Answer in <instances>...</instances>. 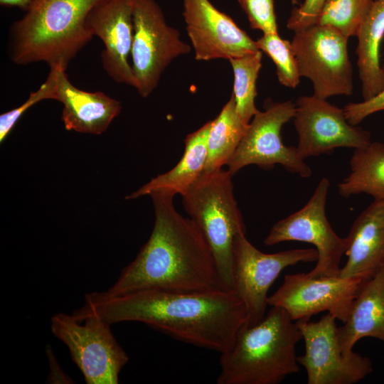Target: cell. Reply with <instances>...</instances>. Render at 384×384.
I'll list each match as a JSON object with an SVG mask.
<instances>
[{
    "label": "cell",
    "instance_id": "cell-1",
    "mask_svg": "<svg viewBox=\"0 0 384 384\" xmlns=\"http://www.w3.org/2000/svg\"><path fill=\"white\" fill-rule=\"evenodd\" d=\"M74 313L95 315L110 325L143 323L169 336L222 353L246 324L247 311L233 290L179 292L145 289L112 295L95 292Z\"/></svg>",
    "mask_w": 384,
    "mask_h": 384
},
{
    "label": "cell",
    "instance_id": "cell-2",
    "mask_svg": "<svg viewBox=\"0 0 384 384\" xmlns=\"http://www.w3.org/2000/svg\"><path fill=\"white\" fill-rule=\"evenodd\" d=\"M150 196L155 213L151 234L107 292L118 295L145 289L179 292L227 289L202 233L190 218L176 210L174 196L160 193Z\"/></svg>",
    "mask_w": 384,
    "mask_h": 384
},
{
    "label": "cell",
    "instance_id": "cell-3",
    "mask_svg": "<svg viewBox=\"0 0 384 384\" xmlns=\"http://www.w3.org/2000/svg\"><path fill=\"white\" fill-rule=\"evenodd\" d=\"M302 339L282 308L271 306L252 326L244 324L220 353L218 384H277L299 370L296 347Z\"/></svg>",
    "mask_w": 384,
    "mask_h": 384
},
{
    "label": "cell",
    "instance_id": "cell-4",
    "mask_svg": "<svg viewBox=\"0 0 384 384\" xmlns=\"http://www.w3.org/2000/svg\"><path fill=\"white\" fill-rule=\"evenodd\" d=\"M100 0H36L11 28L9 55L17 65L45 62L66 70L93 37L85 26Z\"/></svg>",
    "mask_w": 384,
    "mask_h": 384
},
{
    "label": "cell",
    "instance_id": "cell-5",
    "mask_svg": "<svg viewBox=\"0 0 384 384\" xmlns=\"http://www.w3.org/2000/svg\"><path fill=\"white\" fill-rule=\"evenodd\" d=\"M232 175L223 169L203 172L183 193L185 211L205 238L227 289L233 285V258L238 237L246 233L234 196Z\"/></svg>",
    "mask_w": 384,
    "mask_h": 384
},
{
    "label": "cell",
    "instance_id": "cell-6",
    "mask_svg": "<svg viewBox=\"0 0 384 384\" xmlns=\"http://www.w3.org/2000/svg\"><path fill=\"white\" fill-rule=\"evenodd\" d=\"M111 325L92 314H55L53 335L68 348L71 359L87 384H117L129 357L115 339Z\"/></svg>",
    "mask_w": 384,
    "mask_h": 384
},
{
    "label": "cell",
    "instance_id": "cell-7",
    "mask_svg": "<svg viewBox=\"0 0 384 384\" xmlns=\"http://www.w3.org/2000/svg\"><path fill=\"white\" fill-rule=\"evenodd\" d=\"M191 48L178 31L166 23L155 0H134L132 68L141 97L150 95L171 61Z\"/></svg>",
    "mask_w": 384,
    "mask_h": 384
},
{
    "label": "cell",
    "instance_id": "cell-8",
    "mask_svg": "<svg viewBox=\"0 0 384 384\" xmlns=\"http://www.w3.org/2000/svg\"><path fill=\"white\" fill-rule=\"evenodd\" d=\"M348 39L335 28L319 24L294 33L291 43L300 75L311 81L313 95L326 100L352 95Z\"/></svg>",
    "mask_w": 384,
    "mask_h": 384
},
{
    "label": "cell",
    "instance_id": "cell-9",
    "mask_svg": "<svg viewBox=\"0 0 384 384\" xmlns=\"http://www.w3.org/2000/svg\"><path fill=\"white\" fill-rule=\"evenodd\" d=\"M263 111H258L249 123L239 146L227 164L233 176L246 166L255 164L270 170L280 164L287 171L302 178L311 175V169L304 161L297 146L284 144L281 130L293 119L295 103L291 100L273 102L266 100Z\"/></svg>",
    "mask_w": 384,
    "mask_h": 384
},
{
    "label": "cell",
    "instance_id": "cell-10",
    "mask_svg": "<svg viewBox=\"0 0 384 384\" xmlns=\"http://www.w3.org/2000/svg\"><path fill=\"white\" fill-rule=\"evenodd\" d=\"M330 181L321 179L307 203L299 210L276 222L264 240L266 246L286 241H299L314 245L318 257L312 277L338 276L340 263L348 240L338 236L332 228L326 213Z\"/></svg>",
    "mask_w": 384,
    "mask_h": 384
},
{
    "label": "cell",
    "instance_id": "cell-11",
    "mask_svg": "<svg viewBox=\"0 0 384 384\" xmlns=\"http://www.w3.org/2000/svg\"><path fill=\"white\" fill-rule=\"evenodd\" d=\"M315 248H299L264 253L240 234L235 243L233 289L247 311L245 325L252 326L266 314L268 291L287 267L300 262H316Z\"/></svg>",
    "mask_w": 384,
    "mask_h": 384
},
{
    "label": "cell",
    "instance_id": "cell-12",
    "mask_svg": "<svg viewBox=\"0 0 384 384\" xmlns=\"http://www.w3.org/2000/svg\"><path fill=\"white\" fill-rule=\"evenodd\" d=\"M336 318L330 313L318 321H297L304 341V355L297 356L306 373L308 384H353L373 370L370 358L341 351Z\"/></svg>",
    "mask_w": 384,
    "mask_h": 384
},
{
    "label": "cell",
    "instance_id": "cell-13",
    "mask_svg": "<svg viewBox=\"0 0 384 384\" xmlns=\"http://www.w3.org/2000/svg\"><path fill=\"white\" fill-rule=\"evenodd\" d=\"M364 282L338 276L287 274L282 285L268 297L267 304L282 308L294 321L309 320L312 316L326 311L343 324Z\"/></svg>",
    "mask_w": 384,
    "mask_h": 384
},
{
    "label": "cell",
    "instance_id": "cell-14",
    "mask_svg": "<svg viewBox=\"0 0 384 384\" xmlns=\"http://www.w3.org/2000/svg\"><path fill=\"white\" fill-rule=\"evenodd\" d=\"M293 119L299 138L297 148L303 159L340 147L361 149L371 142L370 132L351 124L343 109L314 95L297 100Z\"/></svg>",
    "mask_w": 384,
    "mask_h": 384
},
{
    "label": "cell",
    "instance_id": "cell-15",
    "mask_svg": "<svg viewBox=\"0 0 384 384\" xmlns=\"http://www.w3.org/2000/svg\"><path fill=\"white\" fill-rule=\"evenodd\" d=\"M183 1V16L196 60H229L260 50L256 41L209 0Z\"/></svg>",
    "mask_w": 384,
    "mask_h": 384
},
{
    "label": "cell",
    "instance_id": "cell-16",
    "mask_svg": "<svg viewBox=\"0 0 384 384\" xmlns=\"http://www.w3.org/2000/svg\"><path fill=\"white\" fill-rule=\"evenodd\" d=\"M134 0H100L89 11L85 26L103 43L102 64L117 83L135 87L129 56L133 41Z\"/></svg>",
    "mask_w": 384,
    "mask_h": 384
},
{
    "label": "cell",
    "instance_id": "cell-17",
    "mask_svg": "<svg viewBox=\"0 0 384 384\" xmlns=\"http://www.w3.org/2000/svg\"><path fill=\"white\" fill-rule=\"evenodd\" d=\"M346 238L348 259L338 277L371 279L384 267V200H374L358 215Z\"/></svg>",
    "mask_w": 384,
    "mask_h": 384
},
{
    "label": "cell",
    "instance_id": "cell-18",
    "mask_svg": "<svg viewBox=\"0 0 384 384\" xmlns=\"http://www.w3.org/2000/svg\"><path fill=\"white\" fill-rule=\"evenodd\" d=\"M53 68L56 100L63 105L62 120L65 129L101 134L121 112V103L102 92H87L74 86L66 70Z\"/></svg>",
    "mask_w": 384,
    "mask_h": 384
},
{
    "label": "cell",
    "instance_id": "cell-19",
    "mask_svg": "<svg viewBox=\"0 0 384 384\" xmlns=\"http://www.w3.org/2000/svg\"><path fill=\"white\" fill-rule=\"evenodd\" d=\"M366 337L384 343V267L364 282L348 318L338 327L339 343L345 356L353 353L354 345Z\"/></svg>",
    "mask_w": 384,
    "mask_h": 384
},
{
    "label": "cell",
    "instance_id": "cell-20",
    "mask_svg": "<svg viewBox=\"0 0 384 384\" xmlns=\"http://www.w3.org/2000/svg\"><path fill=\"white\" fill-rule=\"evenodd\" d=\"M211 121H208L185 139V149L181 160L169 171L158 175L136 191L127 196H140L160 193L182 196L204 172L207 157V142Z\"/></svg>",
    "mask_w": 384,
    "mask_h": 384
},
{
    "label": "cell",
    "instance_id": "cell-21",
    "mask_svg": "<svg viewBox=\"0 0 384 384\" xmlns=\"http://www.w3.org/2000/svg\"><path fill=\"white\" fill-rule=\"evenodd\" d=\"M356 50L363 100L384 88V70L380 54L384 38V0H373L358 34Z\"/></svg>",
    "mask_w": 384,
    "mask_h": 384
},
{
    "label": "cell",
    "instance_id": "cell-22",
    "mask_svg": "<svg viewBox=\"0 0 384 384\" xmlns=\"http://www.w3.org/2000/svg\"><path fill=\"white\" fill-rule=\"evenodd\" d=\"M350 167L349 174L338 185L341 196L366 193L374 200H384V143L371 142L354 149Z\"/></svg>",
    "mask_w": 384,
    "mask_h": 384
},
{
    "label": "cell",
    "instance_id": "cell-23",
    "mask_svg": "<svg viewBox=\"0 0 384 384\" xmlns=\"http://www.w3.org/2000/svg\"><path fill=\"white\" fill-rule=\"evenodd\" d=\"M249 124L240 117L233 95L219 114L211 121L207 142L204 172L209 173L227 165L244 137Z\"/></svg>",
    "mask_w": 384,
    "mask_h": 384
},
{
    "label": "cell",
    "instance_id": "cell-24",
    "mask_svg": "<svg viewBox=\"0 0 384 384\" xmlns=\"http://www.w3.org/2000/svg\"><path fill=\"white\" fill-rule=\"evenodd\" d=\"M262 52L258 50L229 60L234 73V96L237 111L249 124L259 111L255 106L257 79L262 67Z\"/></svg>",
    "mask_w": 384,
    "mask_h": 384
},
{
    "label": "cell",
    "instance_id": "cell-25",
    "mask_svg": "<svg viewBox=\"0 0 384 384\" xmlns=\"http://www.w3.org/2000/svg\"><path fill=\"white\" fill-rule=\"evenodd\" d=\"M373 0H325L316 23L337 30L347 38L356 36Z\"/></svg>",
    "mask_w": 384,
    "mask_h": 384
},
{
    "label": "cell",
    "instance_id": "cell-26",
    "mask_svg": "<svg viewBox=\"0 0 384 384\" xmlns=\"http://www.w3.org/2000/svg\"><path fill=\"white\" fill-rule=\"evenodd\" d=\"M256 44L274 63L279 83L295 88L301 75L292 43L282 39L278 33H266L256 41Z\"/></svg>",
    "mask_w": 384,
    "mask_h": 384
},
{
    "label": "cell",
    "instance_id": "cell-27",
    "mask_svg": "<svg viewBox=\"0 0 384 384\" xmlns=\"http://www.w3.org/2000/svg\"><path fill=\"white\" fill-rule=\"evenodd\" d=\"M56 100L55 73L50 68L46 80L19 107L0 115V142L2 143L15 127L18 119L32 106L44 100Z\"/></svg>",
    "mask_w": 384,
    "mask_h": 384
},
{
    "label": "cell",
    "instance_id": "cell-28",
    "mask_svg": "<svg viewBox=\"0 0 384 384\" xmlns=\"http://www.w3.org/2000/svg\"><path fill=\"white\" fill-rule=\"evenodd\" d=\"M250 27L263 34L278 33L274 0H238Z\"/></svg>",
    "mask_w": 384,
    "mask_h": 384
},
{
    "label": "cell",
    "instance_id": "cell-29",
    "mask_svg": "<svg viewBox=\"0 0 384 384\" xmlns=\"http://www.w3.org/2000/svg\"><path fill=\"white\" fill-rule=\"evenodd\" d=\"M325 0H304L292 9L287 27L294 33L316 23L317 18Z\"/></svg>",
    "mask_w": 384,
    "mask_h": 384
},
{
    "label": "cell",
    "instance_id": "cell-30",
    "mask_svg": "<svg viewBox=\"0 0 384 384\" xmlns=\"http://www.w3.org/2000/svg\"><path fill=\"white\" fill-rule=\"evenodd\" d=\"M384 70V65L383 67ZM344 113L348 122L357 126L368 116L384 111V88L375 96L360 102H351L344 108Z\"/></svg>",
    "mask_w": 384,
    "mask_h": 384
},
{
    "label": "cell",
    "instance_id": "cell-31",
    "mask_svg": "<svg viewBox=\"0 0 384 384\" xmlns=\"http://www.w3.org/2000/svg\"><path fill=\"white\" fill-rule=\"evenodd\" d=\"M36 0H0V4L8 7H18L27 11Z\"/></svg>",
    "mask_w": 384,
    "mask_h": 384
}]
</instances>
